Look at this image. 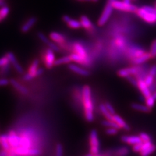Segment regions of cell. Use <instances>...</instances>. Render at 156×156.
<instances>
[{
	"label": "cell",
	"instance_id": "6da1fadb",
	"mask_svg": "<svg viewBox=\"0 0 156 156\" xmlns=\"http://www.w3.org/2000/svg\"><path fill=\"white\" fill-rule=\"evenodd\" d=\"M82 107L85 120L88 122H92L94 120V103L91 88L89 85H85L82 88Z\"/></svg>",
	"mask_w": 156,
	"mask_h": 156
},
{
	"label": "cell",
	"instance_id": "7a4b0ae2",
	"mask_svg": "<svg viewBox=\"0 0 156 156\" xmlns=\"http://www.w3.org/2000/svg\"><path fill=\"white\" fill-rule=\"evenodd\" d=\"M90 153L93 155L99 154L100 152V140L97 131L92 129L89 134Z\"/></svg>",
	"mask_w": 156,
	"mask_h": 156
},
{
	"label": "cell",
	"instance_id": "3957f363",
	"mask_svg": "<svg viewBox=\"0 0 156 156\" xmlns=\"http://www.w3.org/2000/svg\"><path fill=\"white\" fill-rule=\"evenodd\" d=\"M111 5L115 9L126 12L135 13L138 9V7L135 5L126 3L124 1H120V0H115L111 3Z\"/></svg>",
	"mask_w": 156,
	"mask_h": 156
},
{
	"label": "cell",
	"instance_id": "277c9868",
	"mask_svg": "<svg viewBox=\"0 0 156 156\" xmlns=\"http://www.w3.org/2000/svg\"><path fill=\"white\" fill-rule=\"evenodd\" d=\"M135 13L138 17L142 19L146 23L149 24L156 23V14L146 11L143 7L138 8Z\"/></svg>",
	"mask_w": 156,
	"mask_h": 156
},
{
	"label": "cell",
	"instance_id": "5b68a950",
	"mask_svg": "<svg viewBox=\"0 0 156 156\" xmlns=\"http://www.w3.org/2000/svg\"><path fill=\"white\" fill-rule=\"evenodd\" d=\"M113 9L114 8L112 6L111 3L107 2L106 5L104 7V11L102 12L98 21V25L99 26H104L108 22L112 14H113Z\"/></svg>",
	"mask_w": 156,
	"mask_h": 156
},
{
	"label": "cell",
	"instance_id": "8992f818",
	"mask_svg": "<svg viewBox=\"0 0 156 156\" xmlns=\"http://www.w3.org/2000/svg\"><path fill=\"white\" fill-rule=\"evenodd\" d=\"M141 69L138 66H133V67H128L126 68H122V69L119 70L117 72V74L121 77H125L130 76H135L139 74Z\"/></svg>",
	"mask_w": 156,
	"mask_h": 156
},
{
	"label": "cell",
	"instance_id": "52a82bcc",
	"mask_svg": "<svg viewBox=\"0 0 156 156\" xmlns=\"http://www.w3.org/2000/svg\"><path fill=\"white\" fill-rule=\"evenodd\" d=\"M55 60L54 51L52 50L50 48L47 49L44 56V64L46 67L50 69L53 66H55Z\"/></svg>",
	"mask_w": 156,
	"mask_h": 156
},
{
	"label": "cell",
	"instance_id": "ba28073f",
	"mask_svg": "<svg viewBox=\"0 0 156 156\" xmlns=\"http://www.w3.org/2000/svg\"><path fill=\"white\" fill-rule=\"evenodd\" d=\"M37 37L43 43H44L45 44H46L49 47V48L51 49L52 50H53L55 52L59 51L60 50L59 47L56 44L55 42L52 41L51 39L50 40V39L48 38L44 34L41 32H38L37 33Z\"/></svg>",
	"mask_w": 156,
	"mask_h": 156
},
{
	"label": "cell",
	"instance_id": "9c48e42d",
	"mask_svg": "<svg viewBox=\"0 0 156 156\" xmlns=\"http://www.w3.org/2000/svg\"><path fill=\"white\" fill-rule=\"evenodd\" d=\"M8 140L11 146V150L16 148L20 143V135H18L14 131H10L7 134Z\"/></svg>",
	"mask_w": 156,
	"mask_h": 156
},
{
	"label": "cell",
	"instance_id": "30bf717a",
	"mask_svg": "<svg viewBox=\"0 0 156 156\" xmlns=\"http://www.w3.org/2000/svg\"><path fill=\"white\" fill-rule=\"evenodd\" d=\"M7 55L9 58L10 62L11 63V65L13 66L14 69L16 70V71L18 73V74H23L24 73L23 68H22V66L20 65L19 64V62L17 61L15 55H14V53L11 51H9L7 53Z\"/></svg>",
	"mask_w": 156,
	"mask_h": 156
},
{
	"label": "cell",
	"instance_id": "8fae6325",
	"mask_svg": "<svg viewBox=\"0 0 156 156\" xmlns=\"http://www.w3.org/2000/svg\"><path fill=\"white\" fill-rule=\"evenodd\" d=\"M137 80V87L139 88L140 91L142 92L144 97L145 98L150 97L152 95V92L150 91L149 87L146 84L144 80L143 79H139Z\"/></svg>",
	"mask_w": 156,
	"mask_h": 156
},
{
	"label": "cell",
	"instance_id": "7c38bea8",
	"mask_svg": "<svg viewBox=\"0 0 156 156\" xmlns=\"http://www.w3.org/2000/svg\"><path fill=\"white\" fill-rule=\"evenodd\" d=\"M68 68H69L72 72H74L76 73L77 74L81 76L87 77V76H90V73L89 70H87V69L83 68L80 66L75 64H69V65H68Z\"/></svg>",
	"mask_w": 156,
	"mask_h": 156
},
{
	"label": "cell",
	"instance_id": "4fadbf2b",
	"mask_svg": "<svg viewBox=\"0 0 156 156\" xmlns=\"http://www.w3.org/2000/svg\"><path fill=\"white\" fill-rule=\"evenodd\" d=\"M121 140L122 142L129 144H136L140 143H143L142 139L140 137V136H128V135H123L121 136Z\"/></svg>",
	"mask_w": 156,
	"mask_h": 156
},
{
	"label": "cell",
	"instance_id": "5bb4252c",
	"mask_svg": "<svg viewBox=\"0 0 156 156\" xmlns=\"http://www.w3.org/2000/svg\"><path fill=\"white\" fill-rule=\"evenodd\" d=\"M37 18L36 17H31L29 18L24 23L22 27H21V31L23 33H26L29 31V30L34 26V25L37 23Z\"/></svg>",
	"mask_w": 156,
	"mask_h": 156
},
{
	"label": "cell",
	"instance_id": "9a60e30c",
	"mask_svg": "<svg viewBox=\"0 0 156 156\" xmlns=\"http://www.w3.org/2000/svg\"><path fill=\"white\" fill-rule=\"evenodd\" d=\"M151 58H152V57L151 55L150 52H145L142 55L133 58V59L131 60V62H132L133 64L135 65H139L146 61H148Z\"/></svg>",
	"mask_w": 156,
	"mask_h": 156
},
{
	"label": "cell",
	"instance_id": "2e32d148",
	"mask_svg": "<svg viewBox=\"0 0 156 156\" xmlns=\"http://www.w3.org/2000/svg\"><path fill=\"white\" fill-rule=\"evenodd\" d=\"M10 83L15 89L18 92H20L22 94H28V90L26 87L20 84V83L14 79H11L10 80Z\"/></svg>",
	"mask_w": 156,
	"mask_h": 156
},
{
	"label": "cell",
	"instance_id": "e0dca14e",
	"mask_svg": "<svg viewBox=\"0 0 156 156\" xmlns=\"http://www.w3.org/2000/svg\"><path fill=\"white\" fill-rule=\"evenodd\" d=\"M50 38L52 41L59 44H61L66 41V38L64 35L60 33L55 31H53L50 34Z\"/></svg>",
	"mask_w": 156,
	"mask_h": 156
},
{
	"label": "cell",
	"instance_id": "ac0fdd59",
	"mask_svg": "<svg viewBox=\"0 0 156 156\" xmlns=\"http://www.w3.org/2000/svg\"><path fill=\"white\" fill-rule=\"evenodd\" d=\"M113 120L120 127V128H123L124 129H125L126 131L130 130L129 126L127 124L126 122L123 120V119L122 118L121 116H120L119 115H116V114L114 115H113Z\"/></svg>",
	"mask_w": 156,
	"mask_h": 156
},
{
	"label": "cell",
	"instance_id": "d6986e66",
	"mask_svg": "<svg viewBox=\"0 0 156 156\" xmlns=\"http://www.w3.org/2000/svg\"><path fill=\"white\" fill-rule=\"evenodd\" d=\"M74 50L75 53L80 55L81 56L85 58H88L87 52L85 50V48L80 43H75L74 44Z\"/></svg>",
	"mask_w": 156,
	"mask_h": 156
},
{
	"label": "cell",
	"instance_id": "ffe728a7",
	"mask_svg": "<svg viewBox=\"0 0 156 156\" xmlns=\"http://www.w3.org/2000/svg\"><path fill=\"white\" fill-rule=\"evenodd\" d=\"M80 21L81 24V27H83L84 29L89 30V29H91L93 28V25H92V22L87 16L85 15L81 16Z\"/></svg>",
	"mask_w": 156,
	"mask_h": 156
},
{
	"label": "cell",
	"instance_id": "44dd1931",
	"mask_svg": "<svg viewBox=\"0 0 156 156\" xmlns=\"http://www.w3.org/2000/svg\"><path fill=\"white\" fill-rule=\"evenodd\" d=\"M72 61L78 63V64L85 65L88 61V58H85L80 55L77 54V53H73L70 55Z\"/></svg>",
	"mask_w": 156,
	"mask_h": 156
},
{
	"label": "cell",
	"instance_id": "7402d4cb",
	"mask_svg": "<svg viewBox=\"0 0 156 156\" xmlns=\"http://www.w3.org/2000/svg\"><path fill=\"white\" fill-rule=\"evenodd\" d=\"M0 145L2 146V147L3 148V149L4 150L7 151V152H9L10 150H11V146H10V144H9V142L7 134L2 135Z\"/></svg>",
	"mask_w": 156,
	"mask_h": 156
},
{
	"label": "cell",
	"instance_id": "603a6c76",
	"mask_svg": "<svg viewBox=\"0 0 156 156\" xmlns=\"http://www.w3.org/2000/svg\"><path fill=\"white\" fill-rule=\"evenodd\" d=\"M131 107L136 111L143 112V113H150V112L152 111L151 108L147 105H144L143 104H135L133 103L131 104Z\"/></svg>",
	"mask_w": 156,
	"mask_h": 156
},
{
	"label": "cell",
	"instance_id": "cb8c5ba5",
	"mask_svg": "<svg viewBox=\"0 0 156 156\" xmlns=\"http://www.w3.org/2000/svg\"><path fill=\"white\" fill-rule=\"evenodd\" d=\"M38 66H39V61L38 59H37V58H36V59H35L32 62V64L30 66V67H29V70H28V73H29V74L33 77V78L36 77L35 73L38 70V68H39Z\"/></svg>",
	"mask_w": 156,
	"mask_h": 156
},
{
	"label": "cell",
	"instance_id": "d4e9b609",
	"mask_svg": "<svg viewBox=\"0 0 156 156\" xmlns=\"http://www.w3.org/2000/svg\"><path fill=\"white\" fill-rule=\"evenodd\" d=\"M99 107H100V110L101 111V113L105 117V119L107 120H113V115L109 113V111L107 110L104 104H100Z\"/></svg>",
	"mask_w": 156,
	"mask_h": 156
},
{
	"label": "cell",
	"instance_id": "484cf974",
	"mask_svg": "<svg viewBox=\"0 0 156 156\" xmlns=\"http://www.w3.org/2000/svg\"><path fill=\"white\" fill-rule=\"evenodd\" d=\"M129 153V150L126 147H121L116 150L114 153L113 156H127Z\"/></svg>",
	"mask_w": 156,
	"mask_h": 156
},
{
	"label": "cell",
	"instance_id": "4316f807",
	"mask_svg": "<svg viewBox=\"0 0 156 156\" xmlns=\"http://www.w3.org/2000/svg\"><path fill=\"white\" fill-rule=\"evenodd\" d=\"M72 61L70 56H65L61 58H58L55 61V66H58L64 64H69Z\"/></svg>",
	"mask_w": 156,
	"mask_h": 156
},
{
	"label": "cell",
	"instance_id": "83f0119b",
	"mask_svg": "<svg viewBox=\"0 0 156 156\" xmlns=\"http://www.w3.org/2000/svg\"><path fill=\"white\" fill-rule=\"evenodd\" d=\"M101 124L105 127H107V128H115L119 129H120V127L114 120H105L101 122Z\"/></svg>",
	"mask_w": 156,
	"mask_h": 156
},
{
	"label": "cell",
	"instance_id": "f1b7e54d",
	"mask_svg": "<svg viewBox=\"0 0 156 156\" xmlns=\"http://www.w3.org/2000/svg\"><path fill=\"white\" fill-rule=\"evenodd\" d=\"M67 25L68 27L72 28V29H79L81 27V24L80 21H78L77 20H74V19H71L67 23Z\"/></svg>",
	"mask_w": 156,
	"mask_h": 156
},
{
	"label": "cell",
	"instance_id": "f546056e",
	"mask_svg": "<svg viewBox=\"0 0 156 156\" xmlns=\"http://www.w3.org/2000/svg\"><path fill=\"white\" fill-rule=\"evenodd\" d=\"M10 12V9L8 6L4 5L0 9V16L3 20L5 19Z\"/></svg>",
	"mask_w": 156,
	"mask_h": 156
},
{
	"label": "cell",
	"instance_id": "4dcf8cb0",
	"mask_svg": "<svg viewBox=\"0 0 156 156\" xmlns=\"http://www.w3.org/2000/svg\"><path fill=\"white\" fill-rule=\"evenodd\" d=\"M155 150H156V146L154 145V144H152L148 149H146L144 151H142V152H140V155L141 156H149L150 155H151L152 153H154Z\"/></svg>",
	"mask_w": 156,
	"mask_h": 156
},
{
	"label": "cell",
	"instance_id": "1f68e13d",
	"mask_svg": "<svg viewBox=\"0 0 156 156\" xmlns=\"http://www.w3.org/2000/svg\"><path fill=\"white\" fill-rule=\"evenodd\" d=\"M64 149L63 146L61 143H58L55 146V156H63Z\"/></svg>",
	"mask_w": 156,
	"mask_h": 156
},
{
	"label": "cell",
	"instance_id": "d6a6232c",
	"mask_svg": "<svg viewBox=\"0 0 156 156\" xmlns=\"http://www.w3.org/2000/svg\"><path fill=\"white\" fill-rule=\"evenodd\" d=\"M155 100H156L154 98V96L152 94L150 97L147 98H146V104L148 107H149L150 108L152 109L155 104Z\"/></svg>",
	"mask_w": 156,
	"mask_h": 156
},
{
	"label": "cell",
	"instance_id": "836d02e7",
	"mask_svg": "<svg viewBox=\"0 0 156 156\" xmlns=\"http://www.w3.org/2000/svg\"><path fill=\"white\" fill-rule=\"evenodd\" d=\"M144 80L146 83V84L150 87L151 85H153L154 80V76L148 74L147 76H145Z\"/></svg>",
	"mask_w": 156,
	"mask_h": 156
},
{
	"label": "cell",
	"instance_id": "e575fe53",
	"mask_svg": "<svg viewBox=\"0 0 156 156\" xmlns=\"http://www.w3.org/2000/svg\"><path fill=\"white\" fill-rule=\"evenodd\" d=\"M10 63L11 62H10L9 58L7 55L0 58V68L6 66L7 65H9Z\"/></svg>",
	"mask_w": 156,
	"mask_h": 156
},
{
	"label": "cell",
	"instance_id": "d590c367",
	"mask_svg": "<svg viewBox=\"0 0 156 156\" xmlns=\"http://www.w3.org/2000/svg\"><path fill=\"white\" fill-rule=\"evenodd\" d=\"M150 53L151 55H152V58L156 57V40L154 41L152 43V44H151Z\"/></svg>",
	"mask_w": 156,
	"mask_h": 156
},
{
	"label": "cell",
	"instance_id": "8d00e7d4",
	"mask_svg": "<svg viewBox=\"0 0 156 156\" xmlns=\"http://www.w3.org/2000/svg\"><path fill=\"white\" fill-rule=\"evenodd\" d=\"M119 132V129L115 128H107L105 130V133L108 135H115Z\"/></svg>",
	"mask_w": 156,
	"mask_h": 156
},
{
	"label": "cell",
	"instance_id": "74e56055",
	"mask_svg": "<svg viewBox=\"0 0 156 156\" xmlns=\"http://www.w3.org/2000/svg\"><path fill=\"white\" fill-rule=\"evenodd\" d=\"M139 136L141 138V139H142L143 142H148V141H151V137L147 133L142 132L139 134Z\"/></svg>",
	"mask_w": 156,
	"mask_h": 156
},
{
	"label": "cell",
	"instance_id": "f35d334b",
	"mask_svg": "<svg viewBox=\"0 0 156 156\" xmlns=\"http://www.w3.org/2000/svg\"><path fill=\"white\" fill-rule=\"evenodd\" d=\"M106 108L107 109V110H108L109 111V113L111 114H112L113 115H115V110L114 109V107H113V105H112L109 102H105V103L104 104Z\"/></svg>",
	"mask_w": 156,
	"mask_h": 156
},
{
	"label": "cell",
	"instance_id": "ab89813d",
	"mask_svg": "<svg viewBox=\"0 0 156 156\" xmlns=\"http://www.w3.org/2000/svg\"><path fill=\"white\" fill-rule=\"evenodd\" d=\"M143 143L134 144L133 146V151L134 152H140L142 151Z\"/></svg>",
	"mask_w": 156,
	"mask_h": 156
},
{
	"label": "cell",
	"instance_id": "60d3db41",
	"mask_svg": "<svg viewBox=\"0 0 156 156\" xmlns=\"http://www.w3.org/2000/svg\"><path fill=\"white\" fill-rule=\"evenodd\" d=\"M153 144L152 143V141H148V142H143V147H142V151H144L146 149H148L150 148L151 146H152ZM141 151V152H142Z\"/></svg>",
	"mask_w": 156,
	"mask_h": 156
},
{
	"label": "cell",
	"instance_id": "b9f144b4",
	"mask_svg": "<svg viewBox=\"0 0 156 156\" xmlns=\"http://www.w3.org/2000/svg\"><path fill=\"white\" fill-rule=\"evenodd\" d=\"M126 79L128 80L131 83V84H133L134 86L137 87V81H138V80H136L135 78L132 77V76H130L127 77Z\"/></svg>",
	"mask_w": 156,
	"mask_h": 156
},
{
	"label": "cell",
	"instance_id": "7bdbcfd3",
	"mask_svg": "<svg viewBox=\"0 0 156 156\" xmlns=\"http://www.w3.org/2000/svg\"><path fill=\"white\" fill-rule=\"evenodd\" d=\"M9 83H10V80L5 79V78H2V79H0V87L7 86Z\"/></svg>",
	"mask_w": 156,
	"mask_h": 156
},
{
	"label": "cell",
	"instance_id": "ee69618b",
	"mask_svg": "<svg viewBox=\"0 0 156 156\" xmlns=\"http://www.w3.org/2000/svg\"><path fill=\"white\" fill-rule=\"evenodd\" d=\"M144 9H146V11H150L151 12H152L155 14H156V8L155 7H153L151 6H148V5H146V6H143V7Z\"/></svg>",
	"mask_w": 156,
	"mask_h": 156
},
{
	"label": "cell",
	"instance_id": "f6af8a7d",
	"mask_svg": "<svg viewBox=\"0 0 156 156\" xmlns=\"http://www.w3.org/2000/svg\"><path fill=\"white\" fill-rule=\"evenodd\" d=\"M33 78V77L29 74V73H27V74H25L23 75V80L24 81H31L32 79Z\"/></svg>",
	"mask_w": 156,
	"mask_h": 156
},
{
	"label": "cell",
	"instance_id": "bcb514c9",
	"mask_svg": "<svg viewBox=\"0 0 156 156\" xmlns=\"http://www.w3.org/2000/svg\"><path fill=\"white\" fill-rule=\"evenodd\" d=\"M149 74L155 76L156 75V65H154L151 67L149 71Z\"/></svg>",
	"mask_w": 156,
	"mask_h": 156
},
{
	"label": "cell",
	"instance_id": "7dc6e473",
	"mask_svg": "<svg viewBox=\"0 0 156 156\" xmlns=\"http://www.w3.org/2000/svg\"><path fill=\"white\" fill-rule=\"evenodd\" d=\"M44 70L42 68H38V70H37V72L35 73V76L38 77V76H41L44 73Z\"/></svg>",
	"mask_w": 156,
	"mask_h": 156
},
{
	"label": "cell",
	"instance_id": "c3c4849f",
	"mask_svg": "<svg viewBox=\"0 0 156 156\" xmlns=\"http://www.w3.org/2000/svg\"><path fill=\"white\" fill-rule=\"evenodd\" d=\"M72 18L68 15H64L62 16V20L64 22H65L66 23H68V22H69V21Z\"/></svg>",
	"mask_w": 156,
	"mask_h": 156
},
{
	"label": "cell",
	"instance_id": "681fc988",
	"mask_svg": "<svg viewBox=\"0 0 156 156\" xmlns=\"http://www.w3.org/2000/svg\"><path fill=\"white\" fill-rule=\"evenodd\" d=\"M7 154H8V152L4 150L0 152V156H7Z\"/></svg>",
	"mask_w": 156,
	"mask_h": 156
},
{
	"label": "cell",
	"instance_id": "f907efd6",
	"mask_svg": "<svg viewBox=\"0 0 156 156\" xmlns=\"http://www.w3.org/2000/svg\"><path fill=\"white\" fill-rule=\"evenodd\" d=\"M101 156H113V154L111 153V152H107L105 154H101Z\"/></svg>",
	"mask_w": 156,
	"mask_h": 156
},
{
	"label": "cell",
	"instance_id": "816d5d0a",
	"mask_svg": "<svg viewBox=\"0 0 156 156\" xmlns=\"http://www.w3.org/2000/svg\"><path fill=\"white\" fill-rule=\"evenodd\" d=\"M4 5H6V3L4 1H2V0H0V7H3Z\"/></svg>",
	"mask_w": 156,
	"mask_h": 156
},
{
	"label": "cell",
	"instance_id": "f5cc1de1",
	"mask_svg": "<svg viewBox=\"0 0 156 156\" xmlns=\"http://www.w3.org/2000/svg\"><path fill=\"white\" fill-rule=\"evenodd\" d=\"M122 1L128 3H131V1H132V0H122Z\"/></svg>",
	"mask_w": 156,
	"mask_h": 156
},
{
	"label": "cell",
	"instance_id": "db71d44e",
	"mask_svg": "<svg viewBox=\"0 0 156 156\" xmlns=\"http://www.w3.org/2000/svg\"><path fill=\"white\" fill-rule=\"evenodd\" d=\"M152 96H154V98H155V99L156 100V92H155L154 94H152Z\"/></svg>",
	"mask_w": 156,
	"mask_h": 156
},
{
	"label": "cell",
	"instance_id": "11a10c76",
	"mask_svg": "<svg viewBox=\"0 0 156 156\" xmlns=\"http://www.w3.org/2000/svg\"><path fill=\"white\" fill-rule=\"evenodd\" d=\"M114 1H115V0H107V2H111V3H112V2H114Z\"/></svg>",
	"mask_w": 156,
	"mask_h": 156
},
{
	"label": "cell",
	"instance_id": "9f6ffc18",
	"mask_svg": "<svg viewBox=\"0 0 156 156\" xmlns=\"http://www.w3.org/2000/svg\"><path fill=\"white\" fill-rule=\"evenodd\" d=\"M79 1H85V2H89V1H91V0H79Z\"/></svg>",
	"mask_w": 156,
	"mask_h": 156
},
{
	"label": "cell",
	"instance_id": "6f0895ef",
	"mask_svg": "<svg viewBox=\"0 0 156 156\" xmlns=\"http://www.w3.org/2000/svg\"><path fill=\"white\" fill-rule=\"evenodd\" d=\"M86 156H93V155H92V154H91L90 153L89 154H88V155H87Z\"/></svg>",
	"mask_w": 156,
	"mask_h": 156
},
{
	"label": "cell",
	"instance_id": "680465c9",
	"mask_svg": "<svg viewBox=\"0 0 156 156\" xmlns=\"http://www.w3.org/2000/svg\"><path fill=\"white\" fill-rule=\"evenodd\" d=\"M93 156H101V155L100 154H97V155H94Z\"/></svg>",
	"mask_w": 156,
	"mask_h": 156
},
{
	"label": "cell",
	"instance_id": "91938a15",
	"mask_svg": "<svg viewBox=\"0 0 156 156\" xmlns=\"http://www.w3.org/2000/svg\"><path fill=\"white\" fill-rule=\"evenodd\" d=\"M2 20H3V19L2 18V17L0 16V22H2Z\"/></svg>",
	"mask_w": 156,
	"mask_h": 156
},
{
	"label": "cell",
	"instance_id": "94428289",
	"mask_svg": "<svg viewBox=\"0 0 156 156\" xmlns=\"http://www.w3.org/2000/svg\"><path fill=\"white\" fill-rule=\"evenodd\" d=\"M1 136H2V135H1V134H0V142H1Z\"/></svg>",
	"mask_w": 156,
	"mask_h": 156
},
{
	"label": "cell",
	"instance_id": "6125c7cd",
	"mask_svg": "<svg viewBox=\"0 0 156 156\" xmlns=\"http://www.w3.org/2000/svg\"><path fill=\"white\" fill-rule=\"evenodd\" d=\"M92 1H94V2H97L98 0H92Z\"/></svg>",
	"mask_w": 156,
	"mask_h": 156
},
{
	"label": "cell",
	"instance_id": "be15d7a7",
	"mask_svg": "<svg viewBox=\"0 0 156 156\" xmlns=\"http://www.w3.org/2000/svg\"><path fill=\"white\" fill-rule=\"evenodd\" d=\"M133 1H134V2H135V1H137V0H133Z\"/></svg>",
	"mask_w": 156,
	"mask_h": 156
},
{
	"label": "cell",
	"instance_id": "e7e4bbea",
	"mask_svg": "<svg viewBox=\"0 0 156 156\" xmlns=\"http://www.w3.org/2000/svg\"><path fill=\"white\" fill-rule=\"evenodd\" d=\"M155 8H156V4H155Z\"/></svg>",
	"mask_w": 156,
	"mask_h": 156
},
{
	"label": "cell",
	"instance_id": "03108f58",
	"mask_svg": "<svg viewBox=\"0 0 156 156\" xmlns=\"http://www.w3.org/2000/svg\"><path fill=\"white\" fill-rule=\"evenodd\" d=\"M2 1H4V0H2Z\"/></svg>",
	"mask_w": 156,
	"mask_h": 156
}]
</instances>
